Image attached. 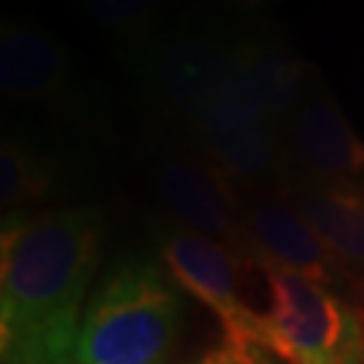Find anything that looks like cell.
Returning <instances> with one entry per match:
<instances>
[{
    "instance_id": "7a4b0ae2",
    "label": "cell",
    "mask_w": 364,
    "mask_h": 364,
    "mask_svg": "<svg viewBox=\"0 0 364 364\" xmlns=\"http://www.w3.org/2000/svg\"><path fill=\"white\" fill-rule=\"evenodd\" d=\"M181 313L178 289L154 262H119L87 302L73 364H170Z\"/></svg>"
},
{
    "instance_id": "9c48e42d",
    "label": "cell",
    "mask_w": 364,
    "mask_h": 364,
    "mask_svg": "<svg viewBox=\"0 0 364 364\" xmlns=\"http://www.w3.org/2000/svg\"><path fill=\"white\" fill-rule=\"evenodd\" d=\"M281 192L297 205L329 251L346 294L364 305V195L318 186L297 176Z\"/></svg>"
},
{
    "instance_id": "4fadbf2b",
    "label": "cell",
    "mask_w": 364,
    "mask_h": 364,
    "mask_svg": "<svg viewBox=\"0 0 364 364\" xmlns=\"http://www.w3.org/2000/svg\"><path fill=\"white\" fill-rule=\"evenodd\" d=\"M54 186V168L46 156L19 138L0 146V208L3 219L27 216Z\"/></svg>"
},
{
    "instance_id": "2e32d148",
    "label": "cell",
    "mask_w": 364,
    "mask_h": 364,
    "mask_svg": "<svg viewBox=\"0 0 364 364\" xmlns=\"http://www.w3.org/2000/svg\"><path fill=\"white\" fill-rule=\"evenodd\" d=\"M208 11H216V14H227V16H232V14H254L264 9V6H270L273 0H200Z\"/></svg>"
},
{
    "instance_id": "7c38bea8",
    "label": "cell",
    "mask_w": 364,
    "mask_h": 364,
    "mask_svg": "<svg viewBox=\"0 0 364 364\" xmlns=\"http://www.w3.org/2000/svg\"><path fill=\"white\" fill-rule=\"evenodd\" d=\"M240 57L246 73L259 95L264 117L287 127L311 90L313 73L297 52L270 30L240 36Z\"/></svg>"
},
{
    "instance_id": "30bf717a",
    "label": "cell",
    "mask_w": 364,
    "mask_h": 364,
    "mask_svg": "<svg viewBox=\"0 0 364 364\" xmlns=\"http://www.w3.org/2000/svg\"><path fill=\"white\" fill-rule=\"evenodd\" d=\"M70 57L52 30L33 19L0 27V92L16 103H52L68 90Z\"/></svg>"
},
{
    "instance_id": "52a82bcc",
    "label": "cell",
    "mask_w": 364,
    "mask_h": 364,
    "mask_svg": "<svg viewBox=\"0 0 364 364\" xmlns=\"http://www.w3.org/2000/svg\"><path fill=\"white\" fill-rule=\"evenodd\" d=\"M284 130L297 178L364 195V141L321 81H311Z\"/></svg>"
},
{
    "instance_id": "5bb4252c",
    "label": "cell",
    "mask_w": 364,
    "mask_h": 364,
    "mask_svg": "<svg viewBox=\"0 0 364 364\" xmlns=\"http://www.w3.org/2000/svg\"><path fill=\"white\" fill-rule=\"evenodd\" d=\"M168 0H78V6L111 38L141 52L159 36Z\"/></svg>"
},
{
    "instance_id": "3957f363",
    "label": "cell",
    "mask_w": 364,
    "mask_h": 364,
    "mask_svg": "<svg viewBox=\"0 0 364 364\" xmlns=\"http://www.w3.org/2000/svg\"><path fill=\"white\" fill-rule=\"evenodd\" d=\"M270 305L259 318L262 351L284 364H364V311L338 289L278 267H257Z\"/></svg>"
},
{
    "instance_id": "9a60e30c",
    "label": "cell",
    "mask_w": 364,
    "mask_h": 364,
    "mask_svg": "<svg viewBox=\"0 0 364 364\" xmlns=\"http://www.w3.org/2000/svg\"><path fill=\"white\" fill-rule=\"evenodd\" d=\"M189 364H273L259 346H248V343H232V340H221L219 346L200 353L195 362Z\"/></svg>"
},
{
    "instance_id": "277c9868",
    "label": "cell",
    "mask_w": 364,
    "mask_h": 364,
    "mask_svg": "<svg viewBox=\"0 0 364 364\" xmlns=\"http://www.w3.org/2000/svg\"><path fill=\"white\" fill-rule=\"evenodd\" d=\"M138 54L144 90L181 130L189 127L210 95L243 65L240 36L210 25L159 30V36Z\"/></svg>"
},
{
    "instance_id": "ba28073f",
    "label": "cell",
    "mask_w": 364,
    "mask_h": 364,
    "mask_svg": "<svg viewBox=\"0 0 364 364\" xmlns=\"http://www.w3.org/2000/svg\"><path fill=\"white\" fill-rule=\"evenodd\" d=\"M246 257L254 267H278L346 294L335 262L308 219L284 192L243 197Z\"/></svg>"
},
{
    "instance_id": "8fae6325",
    "label": "cell",
    "mask_w": 364,
    "mask_h": 364,
    "mask_svg": "<svg viewBox=\"0 0 364 364\" xmlns=\"http://www.w3.org/2000/svg\"><path fill=\"white\" fill-rule=\"evenodd\" d=\"M189 146L208 156L243 197L281 192L294 176L287 130L270 119L224 135L192 138Z\"/></svg>"
},
{
    "instance_id": "6da1fadb",
    "label": "cell",
    "mask_w": 364,
    "mask_h": 364,
    "mask_svg": "<svg viewBox=\"0 0 364 364\" xmlns=\"http://www.w3.org/2000/svg\"><path fill=\"white\" fill-rule=\"evenodd\" d=\"M103 235L95 205L3 219L0 364H73Z\"/></svg>"
},
{
    "instance_id": "8992f818",
    "label": "cell",
    "mask_w": 364,
    "mask_h": 364,
    "mask_svg": "<svg viewBox=\"0 0 364 364\" xmlns=\"http://www.w3.org/2000/svg\"><path fill=\"white\" fill-rule=\"evenodd\" d=\"M154 195L170 224L213 237L246 257L243 195L195 146L170 151L156 162Z\"/></svg>"
},
{
    "instance_id": "e0dca14e",
    "label": "cell",
    "mask_w": 364,
    "mask_h": 364,
    "mask_svg": "<svg viewBox=\"0 0 364 364\" xmlns=\"http://www.w3.org/2000/svg\"><path fill=\"white\" fill-rule=\"evenodd\" d=\"M362 311H364V305H362Z\"/></svg>"
},
{
    "instance_id": "5b68a950",
    "label": "cell",
    "mask_w": 364,
    "mask_h": 364,
    "mask_svg": "<svg viewBox=\"0 0 364 364\" xmlns=\"http://www.w3.org/2000/svg\"><path fill=\"white\" fill-rule=\"evenodd\" d=\"M154 246L170 281L219 318L224 340L248 346L259 343L262 313L243 299V275L254 264L240 251L176 224L156 230Z\"/></svg>"
}]
</instances>
